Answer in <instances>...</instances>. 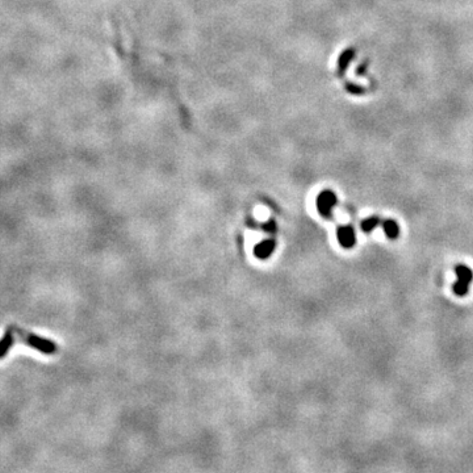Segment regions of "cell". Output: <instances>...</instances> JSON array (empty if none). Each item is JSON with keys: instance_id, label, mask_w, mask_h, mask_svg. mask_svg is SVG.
Returning <instances> with one entry per match:
<instances>
[{"instance_id": "cell-1", "label": "cell", "mask_w": 473, "mask_h": 473, "mask_svg": "<svg viewBox=\"0 0 473 473\" xmlns=\"http://www.w3.org/2000/svg\"><path fill=\"white\" fill-rule=\"evenodd\" d=\"M16 334L24 343H26L29 347H32L33 350L38 351L41 354L54 355L57 352V344L54 342H51V340L46 339V338H42V336L33 334V332L24 331V330L17 329V327H16Z\"/></svg>"}, {"instance_id": "cell-2", "label": "cell", "mask_w": 473, "mask_h": 473, "mask_svg": "<svg viewBox=\"0 0 473 473\" xmlns=\"http://www.w3.org/2000/svg\"><path fill=\"white\" fill-rule=\"evenodd\" d=\"M455 274L458 276V280L454 283L452 291L458 297L467 296L471 282L473 280V271L466 264H456Z\"/></svg>"}, {"instance_id": "cell-3", "label": "cell", "mask_w": 473, "mask_h": 473, "mask_svg": "<svg viewBox=\"0 0 473 473\" xmlns=\"http://www.w3.org/2000/svg\"><path fill=\"white\" fill-rule=\"evenodd\" d=\"M338 204V197L332 191H323L317 199L318 212L323 218H331L332 208Z\"/></svg>"}, {"instance_id": "cell-4", "label": "cell", "mask_w": 473, "mask_h": 473, "mask_svg": "<svg viewBox=\"0 0 473 473\" xmlns=\"http://www.w3.org/2000/svg\"><path fill=\"white\" fill-rule=\"evenodd\" d=\"M336 237L339 241L340 246L344 249H352L356 245V234H355V229L351 225H346V226H339L336 229Z\"/></svg>"}, {"instance_id": "cell-8", "label": "cell", "mask_w": 473, "mask_h": 473, "mask_svg": "<svg viewBox=\"0 0 473 473\" xmlns=\"http://www.w3.org/2000/svg\"><path fill=\"white\" fill-rule=\"evenodd\" d=\"M381 222H383V220H381L380 217H377V216L368 217V218H365V220L361 221V225H360L361 230L364 231L365 234H369L373 229L377 228L379 225H381Z\"/></svg>"}, {"instance_id": "cell-9", "label": "cell", "mask_w": 473, "mask_h": 473, "mask_svg": "<svg viewBox=\"0 0 473 473\" xmlns=\"http://www.w3.org/2000/svg\"><path fill=\"white\" fill-rule=\"evenodd\" d=\"M351 58H352V51H344V54L340 57L339 59V71L342 72L344 70L346 66H348V62L351 61Z\"/></svg>"}, {"instance_id": "cell-7", "label": "cell", "mask_w": 473, "mask_h": 473, "mask_svg": "<svg viewBox=\"0 0 473 473\" xmlns=\"http://www.w3.org/2000/svg\"><path fill=\"white\" fill-rule=\"evenodd\" d=\"M381 225H383L384 233L387 235V238L397 239L400 237V225L394 220H392V218L384 220Z\"/></svg>"}, {"instance_id": "cell-6", "label": "cell", "mask_w": 473, "mask_h": 473, "mask_svg": "<svg viewBox=\"0 0 473 473\" xmlns=\"http://www.w3.org/2000/svg\"><path fill=\"white\" fill-rule=\"evenodd\" d=\"M275 247H276V242L275 239H267V241H262L259 245L255 247V255L259 259H266L274 253Z\"/></svg>"}, {"instance_id": "cell-5", "label": "cell", "mask_w": 473, "mask_h": 473, "mask_svg": "<svg viewBox=\"0 0 473 473\" xmlns=\"http://www.w3.org/2000/svg\"><path fill=\"white\" fill-rule=\"evenodd\" d=\"M16 335H17L16 334V327L9 326L5 334L3 335V338L0 339V360L5 358L8 352L11 351V348L14 344V340H16Z\"/></svg>"}]
</instances>
